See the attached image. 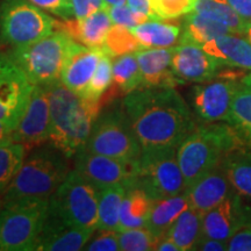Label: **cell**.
<instances>
[{
  "instance_id": "1",
  "label": "cell",
  "mask_w": 251,
  "mask_h": 251,
  "mask_svg": "<svg viewBox=\"0 0 251 251\" xmlns=\"http://www.w3.org/2000/svg\"><path fill=\"white\" fill-rule=\"evenodd\" d=\"M122 105L142 150L178 148L197 127L190 106L174 87L141 86Z\"/></svg>"
},
{
  "instance_id": "2",
  "label": "cell",
  "mask_w": 251,
  "mask_h": 251,
  "mask_svg": "<svg viewBox=\"0 0 251 251\" xmlns=\"http://www.w3.org/2000/svg\"><path fill=\"white\" fill-rule=\"evenodd\" d=\"M50 101V134L48 143L72 159L85 147L101 102L78 96L61 81L48 86Z\"/></svg>"
},
{
  "instance_id": "3",
  "label": "cell",
  "mask_w": 251,
  "mask_h": 251,
  "mask_svg": "<svg viewBox=\"0 0 251 251\" xmlns=\"http://www.w3.org/2000/svg\"><path fill=\"white\" fill-rule=\"evenodd\" d=\"M70 161L69 157L50 143L31 149L2 196L4 205L49 200L70 174Z\"/></svg>"
},
{
  "instance_id": "4",
  "label": "cell",
  "mask_w": 251,
  "mask_h": 251,
  "mask_svg": "<svg viewBox=\"0 0 251 251\" xmlns=\"http://www.w3.org/2000/svg\"><path fill=\"white\" fill-rule=\"evenodd\" d=\"M243 143L228 122H202L185 137L177 158L186 190L225 161L228 152Z\"/></svg>"
},
{
  "instance_id": "5",
  "label": "cell",
  "mask_w": 251,
  "mask_h": 251,
  "mask_svg": "<svg viewBox=\"0 0 251 251\" xmlns=\"http://www.w3.org/2000/svg\"><path fill=\"white\" fill-rule=\"evenodd\" d=\"M78 42L61 30L29 45L12 47L7 54L33 85L50 86L61 78L63 68Z\"/></svg>"
},
{
  "instance_id": "6",
  "label": "cell",
  "mask_w": 251,
  "mask_h": 251,
  "mask_svg": "<svg viewBox=\"0 0 251 251\" xmlns=\"http://www.w3.org/2000/svg\"><path fill=\"white\" fill-rule=\"evenodd\" d=\"M85 148L122 162H137L142 153V147L131 127L122 100H115L101 108Z\"/></svg>"
},
{
  "instance_id": "7",
  "label": "cell",
  "mask_w": 251,
  "mask_h": 251,
  "mask_svg": "<svg viewBox=\"0 0 251 251\" xmlns=\"http://www.w3.org/2000/svg\"><path fill=\"white\" fill-rule=\"evenodd\" d=\"M178 148L142 150L133 177L125 184L136 186L152 200H161L186 191L184 176L177 158Z\"/></svg>"
},
{
  "instance_id": "8",
  "label": "cell",
  "mask_w": 251,
  "mask_h": 251,
  "mask_svg": "<svg viewBox=\"0 0 251 251\" xmlns=\"http://www.w3.org/2000/svg\"><path fill=\"white\" fill-rule=\"evenodd\" d=\"M98 203V188L74 169L50 197L48 214L75 227L97 230Z\"/></svg>"
},
{
  "instance_id": "9",
  "label": "cell",
  "mask_w": 251,
  "mask_h": 251,
  "mask_svg": "<svg viewBox=\"0 0 251 251\" xmlns=\"http://www.w3.org/2000/svg\"><path fill=\"white\" fill-rule=\"evenodd\" d=\"M49 200L19 201L0 211V251H36Z\"/></svg>"
},
{
  "instance_id": "10",
  "label": "cell",
  "mask_w": 251,
  "mask_h": 251,
  "mask_svg": "<svg viewBox=\"0 0 251 251\" xmlns=\"http://www.w3.org/2000/svg\"><path fill=\"white\" fill-rule=\"evenodd\" d=\"M56 20L28 0H4L0 5V43L18 47L51 34Z\"/></svg>"
},
{
  "instance_id": "11",
  "label": "cell",
  "mask_w": 251,
  "mask_h": 251,
  "mask_svg": "<svg viewBox=\"0 0 251 251\" xmlns=\"http://www.w3.org/2000/svg\"><path fill=\"white\" fill-rule=\"evenodd\" d=\"M244 76L240 69L222 67L214 79L193 87V112L201 122H228L238 83Z\"/></svg>"
},
{
  "instance_id": "12",
  "label": "cell",
  "mask_w": 251,
  "mask_h": 251,
  "mask_svg": "<svg viewBox=\"0 0 251 251\" xmlns=\"http://www.w3.org/2000/svg\"><path fill=\"white\" fill-rule=\"evenodd\" d=\"M33 89V84L9 55L0 52V121L15 129Z\"/></svg>"
},
{
  "instance_id": "13",
  "label": "cell",
  "mask_w": 251,
  "mask_h": 251,
  "mask_svg": "<svg viewBox=\"0 0 251 251\" xmlns=\"http://www.w3.org/2000/svg\"><path fill=\"white\" fill-rule=\"evenodd\" d=\"M72 159L75 170L79 172L99 191L117 184L125 185L131 179L136 165V162L119 161L112 157L91 151L85 147L78 150Z\"/></svg>"
},
{
  "instance_id": "14",
  "label": "cell",
  "mask_w": 251,
  "mask_h": 251,
  "mask_svg": "<svg viewBox=\"0 0 251 251\" xmlns=\"http://www.w3.org/2000/svg\"><path fill=\"white\" fill-rule=\"evenodd\" d=\"M251 226V205L233 193L202 215V235L228 241L236 231Z\"/></svg>"
},
{
  "instance_id": "15",
  "label": "cell",
  "mask_w": 251,
  "mask_h": 251,
  "mask_svg": "<svg viewBox=\"0 0 251 251\" xmlns=\"http://www.w3.org/2000/svg\"><path fill=\"white\" fill-rule=\"evenodd\" d=\"M50 101L48 86L34 85L29 101L17 128L13 141L25 144L28 149L49 141Z\"/></svg>"
},
{
  "instance_id": "16",
  "label": "cell",
  "mask_w": 251,
  "mask_h": 251,
  "mask_svg": "<svg viewBox=\"0 0 251 251\" xmlns=\"http://www.w3.org/2000/svg\"><path fill=\"white\" fill-rule=\"evenodd\" d=\"M171 68L183 84H201L214 79L222 67L200 46L179 43L172 50Z\"/></svg>"
},
{
  "instance_id": "17",
  "label": "cell",
  "mask_w": 251,
  "mask_h": 251,
  "mask_svg": "<svg viewBox=\"0 0 251 251\" xmlns=\"http://www.w3.org/2000/svg\"><path fill=\"white\" fill-rule=\"evenodd\" d=\"M105 54L100 48H89L77 43L61 74V83L78 96L84 97L100 59Z\"/></svg>"
},
{
  "instance_id": "18",
  "label": "cell",
  "mask_w": 251,
  "mask_h": 251,
  "mask_svg": "<svg viewBox=\"0 0 251 251\" xmlns=\"http://www.w3.org/2000/svg\"><path fill=\"white\" fill-rule=\"evenodd\" d=\"M235 193L226 175L224 162L186 190L190 207L203 215Z\"/></svg>"
},
{
  "instance_id": "19",
  "label": "cell",
  "mask_w": 251,
  "mask_h": 251,
  "mask_svg": "<svg viewBox=\"0 0 251 251\" xmlns=\"http://www.w3.org/2000/svg\"><path fill=\"white\" fill-rule=\"evenodd\" d=\"M96 230L65 224L48 214L37 242L36 251H77L84 249Z\"/></svg>"
},
{
  "instance_id": "20",
  "label": "cell",
  "mask_w": 251,
  "mask_h": 251,
  "mask_svg": "<svg viewBox=\"0 0 251 251\" xmlns=\"http://www.w3.org/2000/svg\"><path fill=\"white\" fill-rule=\"evenodd\" d=\"M112 26L113 21L109 17L108 9L102 8L83 19L56 20L55 29L63 31L80 45L89 48L102 49L103 42Z\"/></svg>"
},
{
  "instance_id": "21",
  "label": "cell",
  "mask_w": 251,
  "mask_h": 251,
  "mask_svg": "<svg viewBox=\"0 0 251 251\" xmlns=\"http://www.w3.org/2000/svg\"><path fill=\"white\" fill-rule=\"evenodd\" d=\"M171 48H148L135 52L142 74V86L174 87L183 85L171 68Z\"/></svg>"
},
{
  "instance_id": "22",
  "label": "cell",
  "mask_w": 251,
  "mask_h": 251,
  "mask_svg": "<svg viewBox=\"0 0 251 251\" xmlns=\"http://www.w3.org/2000/svg\"><path fill=\"white\" fill-rule=\"evenodd\" d=\"M201 48L221 67L251 71V43L237 34H226L211 40Z\"/></svg>"
},
{
  "instance_id": "23",
  "label": "cell",
  "mask_w": 251,
  "mask_h": 251,
  "mask_svg": "<svg viewBox=\"0 0 251 251\" xmlns=\"http://www.w3.org/2000/svg\"><path fill=\"white\" fill-rule=\"evenodd\" d=\"M224 166L234 192L251 202V149L241 143L228 152Z\"/></svg>"
},
{
  "instance_id": "24",
  "label": "cell",
  "mask_w": 251,
  "mask_h": 251,
  "mask_svg": "<svg viewBox=\"0 0 251 251\" xmlns=\"http://www.w3.org/2000/svg\"><path fill=\"white\" fill-rule=\"evenodd\" d=\"M190 207L186 191L177 196L155 200L151 212L147 220L146 228L161 240L168 234L169 229L175 224L181 213Z\"/></svg>"
},
{
  "instance_id": "25",
  "label": "cell",
  "mask_w": 251,
  "mask_h": 251,
  "mask_svg": "<svg viewBox=\"0 0 251 251\" xmlns=\"http://www.w3.org/2000/svg\"><path fill=\"white\" fill-rule=\"evenodd\" d=\"M153 201L148 194L136 186H126L122 200L119 231L127 229L146 227Z\"/></svg>"
},
{
  "instance_id": "26",
  "label": "cell",
  "mask_w": 251,
  "mask_h": 251,
  "mask_svg": "<svg viewBox=\"0 0 251 251\" xmlns=\"http://www.w3.org/2000/svg\"><path fill=\"white\" fill-rule=\"evenodd\" d=\"M228 124L251 149V71L244 74L238 83Z\"/></svg>"
},
{
  "instance_id": "27",
  "label": "cell",
  "mask_w": 251,
  "mask_h": 251,
  "mask_svg": "<svg viewBox=\"0 0 251 251\" xmlns=\"http://www.w3.org/2000/svg\"><path fill=\"white\" fill-rule=\"evenodd\" d=\"M142 49L171 48L179 40L181 28L179 25L150 19L140 26L131 28Z\"/></svg>"
},
{
  "instance_id": "28",
  "label": "cell",
  "mask_w": 251,
  "mask_h": 251,
  "mask_svg": "<svg viewBox=\"0 0 251 251\" xmlns=\"http://www.w3.org/2000/svg\"><path fill=\"white\" fill-rule=\"evenodd\" d=\"M226 34L233 33L224 24L197 12H192L186 14L185 18L179 43H193L201 47L211 40Z\"/></svg>"
},
{
  "instance_id": "29",
  "label": "cell",
  "mask_w": 251,
  "mask_h": 251,
  "mask_svg": "<svg viewBox=\"0 0 251 251\" xmlns=\"http://www.w3.org/2000/svg\"><path fill=\"white\" fill-rule=\"evenodd\" d=\"M165 236L177 244L179 251L196 250L202 236V214L188 207L178 216Z\"/></svg>"
},
{
  "instance_id": "30",
  "label": "cell",
  "mask_w": 251,
  "mask_h": 251,
  "mask_svg": "<svg viewBox=\"0 0 251 251\" xmlns=\"http://www.w3.org/2000/svg\"><path fill=\"white\" fill-rule=\"evenodd\" d=\"M126 193L124 184H117L99 191L98 228L119 231L122 200Z\"/></svg>"
},
{
  "instance_id": "31",
  "label": "cell",
  "mask_w": 251,
  "mask_h": 251,
  "mask_svg": "<svg viewBox=\"0 0 251 251\" xmlns=\"http://www.w3.org/2000/svg\"><path fill=\"white\" fill-rule=\"evenodd\" d=\"M113 84L119 92L124 94L142 86V74L135 52L113 59Z\"/></svg>"
},
{
  "instance_id": "32",
  "label": "cell",
  "mask_w": 251,
  "mask_h": 251,
  "mask_svg": "<svg viewBox=\"0 0 251 251\" xmlns=\"http://www.w3.org/2000/svg\"><path fill=\"white\" fill-rule=\"evenodd\" d=\"M227 26L233 34L243 35L247 23L231 8L227 0H197L194 11Z\"/></svg>"
},
{
  "instance_id": "33",
  "label": "cell",
  "mask_w": 251,
  "mask_h": 251,
  "mask_svg": "<svg viewBox=\"0 0 251 251\" xmlns=\"http://www.w3.org/2000/svg\"><path fill=\"white\" fill-rule=\"evenodd\" d=\"M28 152L25 144L11 142L0 146V197L4 196L20 170Z\"/></svg>"
},
{
  "instance_id": "34",
  "label": "cell",
  "mask_w": 251,
  "mask_h": 251,
  "mask_svg": "<svg viewBox=\"0 0 251 251\" xmlns=\"http://www.w3.org/2000/svg\"><path fill=\"white\" fill-rule=\"evenodd\" d=\"M141 49L142 47L130 28L117 24H113L102 46L103 51L112 58L136 52Z\"/></svg>"
},
{
  "instance_id": "35",
  "label": "cell",
  "mask_w": 251,
  "mask_h": 251,
  "mask_svg": "<svg viewBox=\"0 0 251 251\" xmlns=\"http://www.w3.org/2000/svg\"><path fill=\"white\" fill-rule=\"evenodd\" d=\"M113 84V58L105 54L100 59L97 70L94 72L92 79L87 86L84 98L92 101L101 102L103 94L107 92Z\"/></svg>"
},
{
  "instance_id": "36",
  "label": "cell",
  "mask_w": 251,
  "mask_h": 251,
  "mask_svg": "<svg viewBox=\"0 0 251 251\" xmlns=\"http://www.w3.org/2000/svg\"><path fill=\"white\" fill-rule=\"evenodd\" d=\"M158 238L146 227L119 231V243L122 251L155 250Z\"/></svg>"
},
{
  "instance_id": "37",
  "label": "cell",
  "mask_w": 251,
  "mask_h": 251,
  "mask_svg": "<svg viewBox=\"0 0 251 251\" xmlns=\"http://www.w3.org/2000/svg\"><path fill=\"white\" fill-rule=\"evenodd\" d=\"M197 0H150L153 14L159 20H172L194 11Z\"/></svg>"
},
{
  "instance_id": "38",
  "label": "cell",
  "mask_w": 251,
  "mask_h": 251,
  "mask_svg": "<svg viewBox=\"0 0 251 251\" xmlns=\"http://www.w3.org/2000/svg\"><path fill=\"white\" fill-rule=\"evenodd\" d=\"M107 9L113 24L122 25V26L130 28V29L150 20L148 15L134 11L127 4L120 6H111V7H107Z\"/></svg>"
},
{
  "instance_id": "39",
  "label": "cell",
  "mask_w": 251,
  "mask_h": 251,
  "mask_svg": "<svg viewBox=\"0 0 251 251\" xmlns=\"http://www.w3.org/2000/svg\"><path fill=\"white\" fill-rule=\"evenodd\" d=\"M87 251H117L120 250L119 243V231L107 230V229H97L92 237L84 247Z\"/></svg>"
},
{
  "instance_id": "40",
  "label": "cell",
  "mask_w": 251,
  "mask_h": 251,
  "mask_svg": "<svg viewBox=\"0 0 251 251\" xmlns=\"http://www.w3.org/2000/svg\"><path fill=\"white\" fill-rule=\"evenodd\" d=\"M28 1L42 8L43 11L62 18L63 20L74 18L70 0H28Z\"/></svg>"
},
{
  "instance_id": "41",
  "label": "cell",
  "mask_w": 251,
  "mask_h": 251,
  "mask_svg": "<svg viewBox=\"0 0 251 251\" xmlns=\"http://www.w3.org/2000/svg\"><path fill=\"white\" fill-rule=\"evenodd\" d=\"M74 18L83 19L96 13L102 8H107L102 0H70Z\"/></svg>"
},
{
  "instance_id": "42",
  "label": "cell",
  "mask_w": 251,
  "mask_h": 251,
  "mask_svg": "<svg viewBox=\"0 0 251 251\" xmlns=\"http://www.w3.org/2000/svg\"><path fill=\"white\" fill-rule=\"evenodd\" d=\"M228 251H251V226L236 231L227 241Z\"/></svg>"
},
{
  "instance_id": "43",
  "label": "cell",
  "mask_w": 251,
  "mask_h": 251,
  "mask_svg": "<svg viewBox=\"0 0 251 251\" xmlns=\"http://www.w3.org/2000/svg\"><path fill=\"white\" fill-rule=\"evenodd\" d=\"M196 250L201 251H226L227 250V241L216 240L202 235L199 243L197 244Z\"/></svg>"
},
{
  "instance_id": "44",
  "label": "cell",
  "mask_w": 251,
  "mask_h": 251,
  "mask_svg": "<svg viewBox=\"0 0 251 251\" xmlns=\"http://www.w3.org/2000/svg\"><path fill=\"white\" fill-rule=\"evenodd\" d=\"M227 1L247 24L251 21V0H227Z\"/></svg>"
},
{
  "instance_id": "45",
  "label": "cell",
  "mask_w": 251,
  "mask_h": 251,
  "mask_svg": "<svg viewBox=\"0 0 251 251\" xmlns=\"http://www.w3.org/2000/svg\"><path fill=\"white\" fill-rule=\"evenodd\" d=\"M127 5L130 8H133L134 11L147 14L150 19H157L151 9L150 0H127Z\"/></svg>"
},
{
  "instance_id": "46",
  "label": "cell",
  "mask_w": 251,
  "mask_h": 251,
  "mask_svg": "<svg viewBox=\"0 0 251 251\" xmlns=\"http://www.w3.org/2000/svg\"><path fill=\"white\" fill-rule=\"evenodd\" d=\"M13 130H14V128H12L11 126L5 124V122L0 121V146L14 142Z\"/></svg>"
},
{
  "instance_id": "47",
  "label": "cell",
  "mask_w": 251,
  "mask_h": 251,
  "mask_svg": "<svg viewBox=\"0 0 251 251\" xmlns=\"http://www.w3.org/2000/svg\"><path fill=\"white\" fill-rule=\"evenodd\" d=\"M155 250H157V251H179V248L177 247V244H176L174 241L170 240L169 237L164 236L158 241Z\"/></svg>"
},
{
  "instance_id": "48",
  "label": "cell",
  "mask_w": 251,
  "mask_h": 251,
  "mask_svg": "<svg viewBox=\"0 0 251 251\" xmlns=\"http://www.w3.org/2000/svg\"><path fill=\"white\" fill-rule=\"evenodd\" d=\"M105 2V5L107 7H111V6H120L127 4V0H102Z\"/></svg>"
},
{
  "instance_id": "49",
  "label": "cell",
  "mask_w": 251,
  "mask_h": 251,
  "mask_svg": "<svg viewBox=\"0 0 251 251\" xmlns=\"http://www.w3.org/2000/svg\"><path fill=\"white\" fill-rule=\"evenodd\" d=\"M243 35H244V37H246V39L251 43V21H249V23L247 24L246 29H244Z\"/></svg>"
},
{
  "instance_id": "50",
  "label": "cell",
  "mask_w": 251,
  "mask_h": 251,
  "mask_svg": "<svg viewBox=\"0 0 251 251\" xmlns=\"http://www.w3.org/2000/svg\"><path fill=\"white\" fill-rule=\"evenodd\" d=\"M2 206H4V200H2V197H0V211L2 209Z\"/></svg>"
}]
</instances>
